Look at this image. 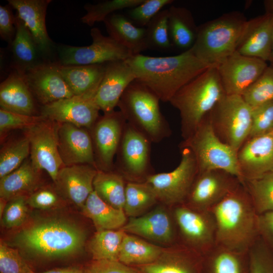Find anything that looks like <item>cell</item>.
<instances>
[{
	"instance_id": "1",
	"label": "cell",
	"mask_w": 273,
	"mask_h": 273,
	"mask_svg": "<svg viewBox=\"0 0 273 273\" xmlns=\"http://www.w3.org/2000/svg\"><path fill=\"white\" fill-rule=\"evenodd\" d=\"M126 61L135 79L164 102H169L180 88L212 67L198 59L191 49L167 57L140 54L131 56Z\"/></svg>"
},
{
	"instance_id": "2",
	"label": "cell",
	"mask_w": 273,
	"mask_h": 273,
	"mask_svg": "<svg viewBox=\"0 0 273 273\" xmlns=\"http://www.w3.org/2000/svg\"><path fill=\"white\" fill-rule=\"evenodd\" d=\"M85 240L84 232L75 223L48 218L21 229L11 243L31 257L51 260L76 254L82 248Z\"/></svg>"
},
{
	"instance_id": "3",
	"label": "cell",
	"mask_w": 273,
	"mask_h": 273,
	"mask_svg": "<svg viewBox=\"0 0 273 273\" xmlns=\"http://www.w3.org/2000/svg\"><path fill=\"white\" fill-rule=\"evenodd\" d=\"M215 224V242L238 254L250 248L258 232V215L241 184L211 209Z\"/></svg>"
},
{
	"instance_id": "4",
	"label": "cell",
	"mask_w": 273,
	"mask_h": 273,
	"mask_svg": "<svg viewBox=\"0 0 273 273\" xmlns=\"http://www.w3.org/2000/svg\"><path fill=\"white\" fill-rule=\"evenodd\" d=\"M226 95L216 67H211L180 88L169 101L179 113L183 140L190 138Z\"/></svg>"
},
{
	"instance_id": "5",
	"label": "cell",
	"mask_w": 273,
	"mask_h": 273,
	"mask_svg": "<svg viewBox=\"0 0 273 273\" xmlns=\"http://www.w3.org/2000/svg\"><path fill=\"white\" fill-rule=\"evenodd\" d=\"M247 20L238 11L223 14L198 26L191 48L200 60L217 67L236 51Z\"/></svg>"
},
{
	"instance_id": "6",
	"label": "cell",
	"mask_w": 273,
	"mask_h": 273,
	"mask_svg": "<svg viewBox=\"0 0 273 273\" xmlns=\"http://www.w3.org/2000/svg\"><path fill=\"white\" fill-rule=\"evenodd\" d=\"M160 101L152 91L135 79L125 90L117 106L128 123L151 142L159 143L171 133L161 113Z\"/></svg>"
},
{
	"instance_id": "7",
	"label": "cell",
	"mask_w": 273,
	"mask_h": 273,
	"mask_svg": "<svg viewBox=\"0 0 273 273\" xmlns=\"http://www.w3.org/2000/svg\"><path fill=\"white\" fill-rule=\"evenodd\" d=\"M181 148H188L193 153L198 173L210 170H222L237 177L241 181L237 151L218 139L214 132L208 115L195 132L188 139L183 140L180 144Z\"/></svg>"
},
{
	"instance_id": "8",
	"label": "cell",
	"mask_w": 273,
	"mask_h": 273,
	"mask_svg": "<svg viewBox=\"0 0 273 273\" xmlns=\"http://www.w3.org/2000/svg\"><path fill=\"white\" fill-rule=\"evenodd\" d=\"M207 115L218 139L238 151L250 135L251 106L242 96L225 95Z\"/></svg>"
},
{
	"instance_id": "9",
	"label": "cell",
	"mask_w": 273,
	"mask_h": 273,
	"mask_svg": "<svg viewBox=\"0 0 273 273\" xmlns=\"http://www.w3.org/2000/svg\"><path fill=\"white\" fill-rule=\"evenodd\" d=\"M181 159L173 170L148 175L145 182L154 190L158 200L175 204L187 199L198 174L195 158L188 148H181Z\"/></svg>"
},
{
	"instance_id": "10",
	"label": "cell",
	"mask_w": 273,
	"mask_h": 273,
	"mask_svg": "<svg viewBox=\"0 0 273 273\" xmlns=\"http://www.w3.org/2000/svg\"><path fill=\"white\" fill-rule=\"evenodd\" d=\"M92 43L84 47L64 46L59 49L61 65H87L125 61L133 56L126 48L97 28L90 30Z\"/></svg>"
},
{
	"instance_id": "11",
	"label": "cell",
	"mask_w": 273,
	"mask_h": 273,
	"mask_svg": "<svg viewBox=\"0 0 273 273\" xmlns=\"http://www.w3.org/2000/svg\"><path fill=\"white\" fill-rule=\"evenodd\" d=\"M59 123L46 119L23 130L30 145V159L39 170L46 171L54 182L59 171L65 166L59 153Z\"/></svg>"
},
{
	"instance_id": "12",
	"label": "cell",
	"mask_w": 273,
	"mask_h": 273,
	"mask_svg": "<svg viewBox=\"0 0 273 273\" xmlns=\"http://www.w3.org/2000/svg\"><path fill=\"white\" fill-rule=\"evenodd\" d=\"M267 66L264 60L236 51L216 68L225 94L242 96Z\"/></svg>"
},
{
	"instance_id": "13",
	"label": "cell",
	"mask_w": 273,
	"mask_h": 273,
	"mask_svg": "<svg viewBox=\"0 0 273 273\" xmlns=\"http://www.w3.org/2000/svg\"><path fill=\"white\" fill-rule=\"evenodd\" d=\"M241 184L237 177L224 170L200 172L187 199L196 208L210 209Z\"/></svg>"
},
{
	"instance_id": "14",
	"label": "cell",
	"mask_w": 273,
	"mask_h": 273,
	"mask_svg": "<svg viewBox=\"0 0 273 273\" xmlns=\"http://www.w3.org/2000/svg\"><path fill=\"white\" fill-rule=\"evenodd\" d=\"M242 184L273 172V130L248 138L237 151Z\"/></svg>"
},
{
	"instance_id": "15",
	"label": "cell",
	"mask_w": 273,
	"mask_h": 273,
	"mask_svg": "<svg viewBox=\"0 0 273 273\" xmlns=\"http://www.w3.org/2000/svg\"><path fill=\"white\" fill-rule=\"evenodd\" d=\"M20 72L33 97L42 106L74 96L61 75L58 64H36Z\"/></svg>"
},
{
	"instance_id": "16",
	"label": "cell",
	"mask_w": 273,
	"mask_h": 273,
	"mask_svg": "<svg viewBox=\"0 0 273 273\" xmlns=\"http://www.w3.org/2000/svg\"><path fill=\"white\" fill-rule=\"evenodd\" d=\"M100 110L94 98L74 96L42 106L40 115L58 123L90 128L97 122Z\"/></svg>"
},
{
	"instance_id": "17",
	"label": "cell",
	"mask_w": 273,
	"mask_h": 273,
	"mask_svg": "<svg viewBox=\"0 0 273 273\" xmlns=\"http://www.w3.org/2000/svg\"><path fill=\"white\" fill-rule=\"evenodd\" d=\"M150 143L143 133L126 122L117 151L118 165L123 173L136 178L146 175L150 165Z\"/></svg>"
},
{
	"instance_id": "18",
	"label": "cell",
	"mask_w": 273,
	"mask_h": 273,
	"mask_svg": "<svg viewBox=\"0 0 273 273\" xmlns=\"http://www.w3.org/2000/svg\"><path fill=\"white\" fill-rule=\"evenodd\" d=\"M126 120L121 112L105 113L94 126L93 137L101 170L109 171L117 152Z\"/></svg>"
},
{
	"instance_id": "19",
	"label": "cell",
	"mask_w": 273,
	"mask_h": 273,
	"mask_svg": "<svg viewBox=\"0 0 273 273\" xmlns=\"http://www.w3.org/2000/svg\"><path fill=\"white\" fill-rule=\"evenodd\" d=\"M98 169L84 164L64 166L58 173L55 188L64 200L82 207L94 191L93 181Z\"/></svg>"
},
{
	"instance_id": "20",
	"label": "cell",
	"mask_w": 273,
	"mask_h": 273,
	"mask_svg": "<svg viewBox=\"0 0 273 273\" xmlns=\"http://www.w3.org/2000/svg\"><path fill=\"white\" fill-rule=\"evenodd\" d=\"M58 146L65 166L84 164L98 168L92 140L85 129L70 123H59Z\"/></svg>"
},
{
	"instance_id": "21",
	"label": "cell",
	"mask_w": 273,
	"mask_h": 273,
	"mask_svg": "<svg viewBox=\"0 0 273 273\" xmlns=\"http://www.w3.org/2000/svg\"><path fill=\"white\" fill-rule=\"evenodd\" d=\"M134 80V74L126 60L106 63L103 78L94 97L100 110L104 113L113 111L125 90Z\"/></svg>"
},
{
	"instance_id": "22",
	"label": "cell",
	"mask_w": 273,
	"mask_h": 273,
	"mask_svg": "<svg viewBox=\"0 0 273 273\" xmlns=\"http://www.w3.org/2000/svg\"><path fill=\"white\" fill-rule=\"evenodd\" d=\"M272 13H265L247 20L236 52L269 61L272 51Z\"/></svg>"
},
{
	"instance_id": "23",
	"label": "cell",
	"mask_w": 273,
	"mask_h": 273,
	"mask_svg": "<svg viewBox=\"0 0 273 273\" xmlns=\"http://www.w3.org/2000/svg\"><path fill=\"white\" fill-rule=\"evenodd\" d=\"M17 11V16L25 24L39 51L48 53L52 40L46 25L47 9L51 0H8Z\"/></svg>"
},
{
	"instance_id": "24",
	"label": "cell",
	"mask_w": 273,
	"mask_h": 273,
	"mask_svg": "<svg viewBox=\"0 0 273 273\" xmlns=\"http://www.w3.org/2000/svg\"><path fill=\"white\" fill-rule=\"evenodd\" d=\"M175 217L181 233L192 243L209 249L215 242V224L212 213L207 215L180 207L175 210Z\"/></svg>"
},
{
	"instance_id": "25",
	"label": "cell",
	"mask_w": 273,
	"mask_h": 273,
	"mask_svg": "<svg viewBox=\"0 0 273 273\" xmlns=\"http://www.w3.org/2000/svg\"><path fill=\"white\" fill-rule=\"evenodd\" d=\"M120 229L126 233L160 242L170 241L173 236L170 218L164 209L160 207L145 214L130 217Z\"/></svg>"
},
{
	"instance_id": "26",
	"label": "cell",
	"mask_w": 273,
	"mask_h": 273,
	"mask_svg": "<svg viewBox=\"0 0 273 273\" xmlns=\"http://www.w3.org/2000/svg\"><path fill=\"white\" fill-rule=\"evenodd\" d=\"M0 105L7 111L34 115V97L21 72L10 74L1 83Z\"/></svg>"
},
{
	"instance_id": "27",
	"label": "cell",
	"mask_w": 273,
	"mask_h": 273,
	"mask_svg": "<svg viewBox=\"0 0 273 273\" xmlns=\"http://www.w3.org/2000/svg\"><path fill=\"white\" fill-rule=\"evenodd\" d=\"M105 66L58 64V68L74 96L94 98L103 78Z\"/></svg>"
},
{
	"instance_id": "28",
	"label": "cell",
	"mask_w": 273,
	"mask_h": 273,
	"mask_svg": "<svg viewBox=\"0 0 273 273\" xmlns=\"http://www.w3.org/2000/svg\"><path fill=\"white\" fill-rule=\"evenodd\" d=\"M109 36L128 49L133 55L149 49L146 27L135 25L126 16L112 14L104 21Z\"/></svg>"
},
{
	"instance_id": "29",
	"label": "cell",
	"mask_w": 273,
	"mask_h": 273,
	"mask_svg": "<svg viewBox=\"0 0 273 273\" xmlns=\"http://www.w3.org/2000/svg\"><path fill=\"white\" fill-rule=\"evenodd\" d=\"M40 172L27 159L17 169L1 178L0 197L9 201L17 196L29 195L40 187Z\"/></svg>"
},
{
	"instance_id": "30",
	"label": "cell",
	"mask_w": 273,
	"mask_h": 273,
	"mask_svg": "<svg viewBox=\"0 0 273 273\" xmlns=\"http://www.w3.org/2000/svg\"><path fill=\"white\" fill-rule=\"evenodd\" d=\"M168 28L172 47L184 52L192 48L196 39L198 26L189 10L171 6L168 9Z\"/></svg>"
},
{
	"instance_id": "31",
	"label": "cell",
	"mask_w": 273,
	"mask_h": 273,
	"mask_svg": "<svg viewBox=\"0 0 273 273\" xmlns=\"http://www.w3.org/2000/svg\"><path fill=\"white\" fill-rule=\"evenodd\" d=\"M81 208L83 214L93 221L97 231L121 229L127 222L123 210L109 205L94 191Z\"/></svg>"
},
{
	"instance_id": "32",
	"label": "cell",
	"mask_w": 273,
	"mask_h": 273,
	"mask_svg": "<svg viewBox=\"0 0 273 273\" xmlns=\"http://www.w3.org/2000/svg\"><path fill=\"white\" fill-rule=\"evenodd\" d=\"M93 187L94 191L104 202L115 208L123 210L126 184L122 174L99 169Z\"/></svg>"
},
{
	"instance_id": "33",
	"label": "cell",
	"mask_w": 273,
	"mask_h": 273,
	"mask_svg": "<svg viewBox=\"0 0 273 273\" xmlns=\"http://www.w3.org/2000/svg\"><path fill=\"white\" fill-rule=\"evenodd\" d=\"M162 249L135 236L125 234L118 260L126 265L151 263L160 256Z\"/></svg>"
},
{
	"instance_id": "34",
	"label": "cell",
	"mask_w": 273,
	"mask_h": 273,
	"mask_svg": "<svg viewBox=\"0 0 273 273\" xmlns=\"http://www.w3.org/2000/svg\"><path fill=\"white\" fill-rule=\"evenodd\" d=\"M158 201L150 185L146 183L129 182L126 184L123 210L130 217L141 216Z\"/></svg>"
},
{
	"instance_id": "35",
	"label": "cell",
	"mask_w": 273,
	"mask_h": 273,
	"mask_svg": "<svg viewBox=\"0 0 273 273\" xmlns=\"http://www.w3.org/2000/svg\"><path fill=\"white\" fill-rule=\"evenodd\" d=\"M242 184L258 215L273 212V172L245 180Z\"/></svg>"
},
{
	"instance_id": "36",
	"label": "cell",
	"mask_w": 273,
	"mask_h": 273,
	"mask_svg": "<svg viewBox=\"0 0 273 273\" xmlns=\"http://www.w3.org/2000/svg\"><path fill=\"white\" fill-rule=\"evenodd\" d=\"M15 25L16 32L12 43V52L16 61L21 66L20 72H22L36 65L34 62L37 47L28 29L17 15Z\"/></svg>"
},
{
	"instance_id": "37",
	"label": "cell",
	"mask_w": 273,
	"mask_h": 273,
	"mask_svg": "<svg viewBox=\"0 0 273 273\" xmlns=\"http://www.w3.org/2000/svg\"><path fill=\"white\" fill-rule=\"evenodd\" d=\"M125 234L121 229L97 231L89 244V249L93 259L118 260L121 245Z\"/></svg>"
},
{
	"instance_id": "38",
	"label": "cell",
	"mask_w": 273,
	"mask_h": 273,
	"mask_svg": "<svg viewBox=\"0 0 273 273\" xmlns=\"http://www.w3.org/2000/svg\"><path fill=\"white\" fill-rule=\"evenodd\" d=\"M29 155V143L24 136L6 144L0 152V178L19 167Z\"/></svg>"
},
{
	"instance_id": "39",
	"label": "cell",
	"mask_w": 273,
	"mask_h": 273,
	"mask_svg": "<svg viewBox=\"0 0 273 273\" xmlns=\"http://www.w3.org/2000/svg\"><path fill=\"white\" fill-rule=\"evenodd\" d=\"M144 0H107L95 5L86 4L84 8L86 13L81 18V22L89 26L104 20L113 12L125 9H130Z\"/></svg>"
},
{
	"instance_id": "40",
	"label": "cell",
	"mask_w": 273,
	"mask_h": 273,
	"mask_svg": "<svg viewBox=\"0 0 273 273\" xmlns=\"http://www.w3.org/2000/svg\"><path fill=\"white\" fill-rule=\"evenodd\" d=\"M146 28L149 48L165 51L172 47L169 34L168 9L158 13Z\"/></svg>"
},
{
	"instance_id": "41",
	"label": "cell",
	"mask_w": 273,
	"mask_h": 273,
	"mask_svg": "<svg viewBox=\"0 0 273 273\" xmlns=\"http://www.w3.org/2000/svg\"><path fill=\"white\" fill-rule=\"evenodd\" d=\"M242 96L251 107L273 101V65L268 66Z\"/></svg>"
},
{
	"instance_id": "42",
	"label": "cell",
	"mask_w": 273,
	"mask_h": 273,
	"mask_svg": "<svg viewBox=\"0 0 273 273\" xmlns=\"http://www.w3.org/2000/svg\"><path fill=\"white\" fill-rule=\"evenodd\" d=\"M173 0H144L136 7L128 9L127 17L136 26L146 27L151 20Z\"/></svg>"
},
{
	"instance_id": "43",
	"label": "cell",
	"mask_w": 273,
	"mask_h": 273,
	"mask_svg": "<svg viewBox=\"0 0 273 273\" xmlns=\"http://www.w3.org/2000/svg\"><path fill=\"white\" fill-rule=\"evenodd\" d=\"M47 119L40 115H27L0 109V133L17 129L24 130Z\"/></svg>"
},
{
	"instance_id": "44",
	"label": "cell",
	"mask_w": 273,
	"mask_h": 273,
	"mask_svg": "<svg viewBox=\"0 0 273 273\" xmlns=\"http://www.w3.org/2000/svg\"><path fill=\"white\" fill-rule=\"evenodd\" d=\"M252 107V126L248 138L273 130V101Z\"/></svg>"
},
{
	"instance_id": "45",
	"label": "cell",
	"mask_w": 273,
	"mask_h": 273,
	"mask_svg": "<svg viewBox=\"0 0 273 273\" xmlns=\"http://www.w3.org/2000/svg\"><path fill=\"white\" fill-rule=\"evenodd\" d=\"M27 196H19L8 201L3 213L1 217L2 225L11 229L18 227L26 219L28 204L26 202Z\"/></svg>"
},
{
	"instance_id": "46",
	"label": "cell",
	"mask_w": 273,
	"mask_h": 273,
	"mask_svg": "<svg viewBox=\"0 0 273 273\" xmlns=\"http://www.w3.org/2000/svg\"><path fill=\"white\" fill-rule=\"evenodd\" d=\"M32 270L18 251L6 243L0 244L1 273H30Z\"/></svg>"
},
{
	"instance_id": "47",
	"label": "cell",
	"mask_w": 273,
	"mask_h": 273,
	"mask_svg": "<svg viewBox=\"0 0 273 273\" xmlns=\"http://www.w3.org/2000/svg\"><path fill=\"white\" fill-rule=\"evenodd\" d=\"M62 199L55 188L40 187L27 196L26 202L32 208L43 210L58 206Z\"/></svg>"
},
{
	"instance_id": "48",
	"label": "cell",
	"mask_w": 273,
	"mask_h": 273,
	"mask_svg": "<svg viewBox=\"0 0 273 273\" xmlns=\"http://www.w3.org/2000/svg\"><path fill=\"white\" fill-rule=\"evenodd\" d=\"M250 273H273V254L261 245L251 246Z\"/></svg>"
},
{
	"instance_id": "49",
	"label": "cell",
	"mask_w": 273,
	"mask_h": 273,
	"mask_svg": "<svg viewBox=\"0 0 273 273\" xmlns=\"http://www.w3.org/2000/svg\"><path fill=\"white\" fill-rule=\"evenodd\" d=\"M237 253L222 250L214 257L212 264L213 273H242Z\"/></svg>"
},
{
	"instance_id": "50",
	"label": "cell",
	"mask_w": 273,
	"mask_h": 273,
	"mask_svg": "<svg viewBox=\"0 0 273 273\" xmlns=\"http://www.w3.org/2000/svg\"><path fill=\"white\" fill-rule=\"evenodd\" d=\"M84 273H138L134 269L118 260H94Z\"/></svg>"
},
{
	"instance_id": "51",
	"label": "cell",
	"mask_w": 273,
	"mask_h": 273,
	"mask_svg": "<svg viewBox=\"0 0 273 273\" xmlns=\"http://www.w3.org/2000/svg\"><path fill=\"white\" fill-rule=\"evenodd\" d=\"M144 273H193L185 263L178 260L165 262H154L143 265Z\"/></svg>"
},
{
	"instance_id": "52",
	"label": "cell",
	"mask_w": 273,
	"mask_h": 273,
	"mask_svg": "<svg viewBox=\"0 0 273 273\" xmlns=\"http://www.w3.org/2000/svg\"><path fill=\"white\" fill-rule=\"evenodd\" d=\"M11 6H0V35L2 39L12 43L16 34L15 17Z\"/></svg>"
},
{
	"instance_id": "53",
	"label": "cell",
	"mask_w": 273,
	"mask_h": 273,
	"mask_svg": "<svg viewBox=\"0 0 273 273\" xmlns=\"http://www.w3.org/2000/svg\"><path fill=\"white\" fill-rule=\"evenodd\" d=\"M258 231L273 246V212H267L258 215Z\"/></svg>"
},
{
	"instance_id": "54",
	"label": "cell",
	"mask_w": 273,
	"mask_h": 273,
	"mask_svg": "<svg viewBox=\"0 0 273 273\" xmlns=\"http://www.w3.org/2000/svg\"><path fill=\"white\" fill-rule=\"evenodd\" d=\"M30 273H84V270L77 267H67L54 268L41 272L32 271Z\"/></svg>"
},
{
	"instance_id": "55",
	"label": "cell",
	"mask_w": 273,
	"mask_h": 273,
	"mask_svg": "<svg viewBox=\"0 0 273 273\" xmlns=\"http://www.w3.org/2000/svg\"><path fill=\"white\" fill-rule=\"evenodd\" d=\"M264 5L266 13H272L273 12V0L264 1Z\"/></svg>"
},
{
	"instance_id": "56",
	"label": "cell",
	"mask_w": 273,
	"mask_h": 273,
	"mask_svg": "<svg viewBox=\"0 0 273 273\" xmlns=\"http://www.w3.org/2000/svg\"><path fill=\"white\" fill-rule=\"evenodd\" d=\"M272 21H273V12L272 13ZM269 61L270 62L271 65H273V31H272V51H271V57Z\"/></svg>"
}]
</instances>
